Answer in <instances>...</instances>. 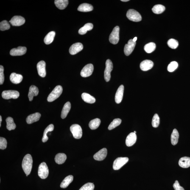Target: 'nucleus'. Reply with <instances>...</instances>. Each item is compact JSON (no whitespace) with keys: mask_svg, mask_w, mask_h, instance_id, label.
Instances as JSON below:
<instances>
[{"mask_svg":"<svg viewBox=\"0 0 190 190\" xmlns=\"http://www.w3.org/2000/svg\"><path fill=\"white\" fill-rule=\"evenodd\" d=\"M6 121L7 124V128L8 130L11 131L15 130L16 128V125L14 122L13 118L12 117H7L6 120Z\"/></svg>","mask_w":190,"mask_h":190,"instance_id":"34","label":"nucleus"},{"mask_svg":"<svg viewBox=\"0 0 190 190\" xmlns=\"http://www.w3.org/2000/svg\"><path fill=\"white\" fill-rule=\"evenodd\" d=\"M67 159L66 154L64 153H59L56 155L55 158L56 163L61 164L65 162Z\"/></svg>","mask_w":190,"mask_h":190,"instance_id":"28","label":"nucleus"},{"mask_svg":"<svg viewBox=\"0 0 190 190\" xmlns=\"http://www.w3.org/2000/svg\"><path fill=\"white\" fill-rule=\"evenodd\" d=\"M160 123V119L159 117L157 114L154 115L153 118H152V127L155 128L158 127Z\"/></svg>","mask_w":190,"mask_h":190,"instance_id":"40","label":"nucleus"},{"mask_svg":"<svg viewBox=\"0 0 190 190\" xmlns=\"http://www.w3.org/2000/svg\"><path fill=\"white\" fill-rule=\"evenodd\" d=\"M124 91V86L121 85L118 88L115 95V100L117 104H119L122 100Z\"/></svg>","mask_w":190,"mask_h":190,"instance_id":"18","label":"nucleus"},{"mask_svg":"<svg viewBox=\"0 0 190 190\" xmlns=\"http://www.w3.org/2000/svg\"><path fill=\"white\" fill-rule=\"evenodd\" d=\"M27 49L24 46H18V48H13L11 50L10 54L11 56H21L26 53Z\"/></svg>","mask_w":190,"mask_h":190,"instance_id":"13","label":"nucleus"},{"mask_svg":"<svg viewBox=\"0 0 190 190\" xmlns=\"http://www.w3.org/2000/svg\"><path fill=\"white\" fill-rule=\"evenodd\" d=\"M55 4L56 7L60 10L66 8L68 4V0H55Z\"/></svg>","mask_w":190,"mask_h":190,"instance_id":"26","label":"nucleus"},{"mask_svg":"<svg viewBox=\"0 0 190 190\" xmlns=\"http://www.w3.org/2000/svg\"><path fill=\"white\" fill-rule=\"evenodd\" d=\"M71 108V104L69 102H67L64 105L62 110L61 117L62 119H65L66 117Z\"/></svg>","mask_w":190,"mask_h":190,"instance_id":"25","label":"nucleus"},{"mask_svg":"<svg viewBox=\"0 0 190 190\" xmlns=\"http://www.w3.org/2000/svg\"><path fill=\"white\" fill-rule=\"evenodd\" d=\"M41 115L39 113H36L30 115L26 119V123L28 124H31L39 120Z\"/></svg>","mask_w":190,"mask_h":190,"instance_id":"20","label":"nucleus"},{"mask_svg":"<svg viewBox=\"0 0 190 190\" xmlns=\"http://www.w3.org/2000/svg\"><path fill=\"white\" fill-rule=\"evenodd\" d=\"M137 140L136 134L131 132L127 135L126 139V144L127 146H131L135 144Z\"/></svg>","mask_w":190,"mask_h":190,"instance_id":"19","label":"nucleus"},{"mask_svg":"<svg viewBox=\"0 0 190 190\" xmlns=\"http://www.w3.org/2000/svg\"><path fill=\"white\" fill-rule=\"evenodd\" d=\"M73 177L72 175H70L65 177L61 184V187L62 188H67L73 181Z\"/></svg>","mask_w":190,"mask_h":190,"instance_id":"30","label":"nucleus"},{"mask_svg":"<svg viewBox=\"0 0 190 190\" xmlns=\"http://www.w3.org/2000/svg\"><path fill=\"white\" fill-rule=\"evenodd\" d=\"M10 24L6 20L1 22L0 23V30L1 31L7 30L10 29Z\"/></svg>","mask_w":190,"mask_h":190,"instance_id":"42","label":"nucleus"},{"mask_svg":"<svg viewBox=\"0 0 190 190\" xmlns=\"http://www.w3.org/2000/svg\"><path fill=\"white\" fill-rule=\"evenodd\" d=\"M178 63L176 61H172L170 62L168 66L167 70L169 72H172L177 69L178 67Z\"/></svg>","mask_w":190,"mask_h":190,"instance_id":"41","label":"nucleus"},{"mask_svg":"<svg viewBox=\"0 0 190 190\" xmlns=\"http://www.w3.org/2000/svg\"><path fill=\"white\" fill-rule=\"evenodd\" d=\"M2 97L5 99H16L19 97L20 93L15 90H7L3 92Z\"/></svg>","mask_w":190,"mask_h":190,"instance_id":"9","label":"nucleus"},{"mask_svg":"<svg viewBox=\"0 0 190 190\" xmlns=\"http://www.w3.org/2000/svg\"><path fill=\"white\" fill-rule=\"evenodd\" d=\"M179 164L181 167L184 168L190 166V157H182L179 160Z\"/></svg>","mask_w":190,"mask_h":190,"instance_id":"23","label":"nucleus"},{"mask_svg":"<svg viewBox=\"0 0 190 190\" xmlns=\"http://www.w3.org/2000/svg\"><path fill=\"white\" fill-rule=\"evenodd\" d=\"M101 123L100 120L99 118L92 120L89 124V126L92 130H95L99 127Z\"/></svg>","mask_w":190,"mask_h":190,"instance_id":"35","label":"nucleus"},{"mask_svg":"<svg viewBox=\"0 0 190 190\" xmlns=\"http://www.w3.org/2000/svg\"><path fill=\"white\" fill-rule=\"evenodd\" d=\"M134 133H136V131H135L134 132Z\"/></svg>","mask_w":190,"mask_h":190,"instance_id":"50","label":"nucleus"},{"mask_svg":"<svg viewBox=\"0 0 190 190\" xmlns=\"http://www.w3.org/2000/svg\"><path fill=\"white\" fill-rule=\"evenodd\" d=\"M167 44L168 46L172 49H176L179 46L178 41L172 38L168 40Z\"/></svg>","mask_w":190,"mask_h":190,"instance_id":"39","label":"nucleus"},{"mask_svg":"<svg viewBox=\"0 0 190 190\" xmlns=\"http://www.w3.org/2000/svg\"><path fill=\"white\" fill-rule=\"evenodd\" d=\"M54 129V126L53 124L49 125L45 129L43 133V137L42 139V141L43 142H46L48 139V137L47 136V133L48 132L53 131Z\"/></svg>","mask_w":190,"mask_h":190,"instance_id":"33","label":"nucleus"},{"mask_svg":"<svg viewBox=\"0 0 190 190\" xmlns=\"http://www.w3.org/2000/svg\"><path fill=\"white\" fill-rule=\"evenodd\" d=\"M129 1V0H121V1H124V2H127V1Z\"/></svg>","mask_w":190,"mask_h":190,"instance_id":"49","label":"nucleus"},{"mask_svg":"<svg viewBox=\"0 0 190 190\" xmlns=\"http://www.w3.org/2000/svg\"><path fill=\"white\" fill-rule=\"evenodd\" d=\"M63 88L60 85L56 86L53 91L51 92L47 98V101L48 102H51L55 100L61 94Z\"/></svg>","mask_w":190,"mask_h":190,"instance_id":"2","label":"nucleus"},{"mask_svg":"<svg viewBox=\"0 0 190 190\" xmlns=\"http://www.w3.org/2000/svg\"><path fill=\"white\" fill-rule=\"evenodd\" d=\"M154 66L153 62L150 60H145L140 64V68L142 71H146L152 69Z\"/></svg>","mask_w":190,"mask_h":190,"instance_id":"17","label":"nucleus"},{"mask_svg":"<svg viewBox=\"0 0 190 190\" xmlns=\"http://www.w3.org/2000/svg\"><path fill=\"white\" fill-rule=\"evenodd\" d=\"M55 32L54 31L49 32L45 37L44 42L46 44H49L52 42L55 36Z\"/></svg>","mask_w":190,"mask_h":190,"instance_id":"32","label":"nucleus"},{"mask_svg":"<svg viewBox=\"0 0 190 190\" xmlns=\"http://www.w3.org/2000/svg\"><path fill=\"white\" fill-rule=\"evenodd\" d=\"M4 68L1 65L0 66V84L2 85L4 81Z\"/></svg>","mask_w":190,"mask_h":190,"instance_id":"45","label":"nucleus"},{"mask_svg":"<svg viewBox=\"0 0 190 190\" xmlns=\"http://www.w3.org/2000/svg\"><path fill=\"white\" fill-rule=\"evenodd\" d=\"M165 9L164 6L161 4H157L154 6L152 10L154 13L159 14L164 12Z\"/></svg>","mask_w":190,"mask_h":190,"instance_id":"36","label":"nucleus"},{"mask_svg":"<svg viewBox=\"0 0 190 190\" xmlns=\"http://www.w3.org/2000/svg\"><path fill=\"white\" fill-rule=\"evenodd\" d=\"M107 149L105 148H103L95 154L93 157L96 161H101L105 159L107 155Z\"/></svg>","mask_w":190,"mask_h":190,"instance_id":"16","label":"nucleus"},{"mask_svg":"<svg viewBox=\"0 0 190 190\" xmlns=\"http://www.w3.org/2000/svg\"><path fill=\"white\" fill-rule=\"evenodd\" d=\"M173 187L175 190H185L183 188L180 186L178 181L176 180L173 185Z\"/></svg>","mask_w":190,"mask_h":190,"instance_id":"46","label":"nucleus"},{"mask_svg":"<svg viewBox=\"0 0 190 190\" xmlns=\"http://www.w3.org/2000/svg\"><path fill=\"white\" fill-rule=\"evenodd\" d=\"M70 130L73 136L77 139H80L82 136V127L78 124L72 125L70 127Z\"/></svg>","mask_w":190,"mask_h":190,"instance_id":"5","label":"nucleus"},{"mask_svg":"<svg viewBox=\"0 0 190 190\" xmlns=\"http://www.w3.org/2000/svg\"><path fill=\"white\" fill-rule=\"evenodd\" d=\"M136 44V42L133 41V40L130 39L128 42L127 44H126L124 48V52L126 56L130 55L133 50L134 49Z\"/></svg>","mask_w":190,"mask_h":190,"instance_id":"11","label":"nucleus"},{"mask_svg":"<svg viewBox=\"0 0 190 190\" xmlns=\"http://www.w3.org/2000/svg\"><path fill=\"white\" fill-rule=\"evenodd\" d=\"M129 159L127 157H120L116 159L114 161L113 168L115 170H118L128 162Z\"/></svg>","mask_w":190,"mask_h":190,"instance_id":"6","label":"nucleus"},{"mask_svg":"<svg viewBox=\"0 0 190 190\" xmlns=\"http://www.w3.org/2000/svg\"><path fill=\"white\" fill-rule=\"evenodd\" d=\"M28 175H26V177H28Z\"/></svg>","mask_w":190,"mask_h":190,"instance_id":"51","label":"nucleus"},{"mask_svg":"<svg viewBox=\"0 0 190 190\" xmlns=\"http://www.w3.org/2000/svg\"><path fill=\"white\" fill-rule=\"evenodd\" d=\"M83 49V46L82 43H77L73 44L70 47L69 52L71 55H74L82 51Z\"/></svg>","mask_w":190,"mask_h":190,"instance_id":"15","label":"nucleus"},{"mask_svg":"<svg viewBox=\"0 0 190 190\" xmlns=\"http://www.w3.org/2000/svg\"><path fill=\"white\" fill-rule=\"evenodd\" d=\"M156 48V46L155 43L153 42H150L148 43L144 46V49L146 53H150L155 50Z\"/></svg>","mask_w":190,"mask_h":190,"instance_id":"37","label":"nucleus"},{"mask_svg":"<svg viewBox=\"0 0 190 190\" xmlns=\"http://www.w3.org/2000/svg\"><path fill=\"white\" fill-rule=\"evenodd\" d=\"M93 25L92 23H87L79 30V33L80 35H84L87 33L88 31L92 30L93 28Z\"/></svg>","mask_w":190,"mask_h":190,"instance_id":"29","label":"nucleus"},{"mask_svg":"<svg viewBox=\"0 0 190 190\" xmlns=\"http://www.w3.org/2000/svg\"><path fill=\"white\" fill-rule=\"evenodd\" d=\"M179 133L176 129H174L171 137V143L173 145H176L178 143L179 138Z\"/></svg>","mask_w":190,"mask_h":190,"instance_id":"31","label":"nucleus"},{"mask_svg":"<svg viewBox=\"0 0 190 190\" xmlns=\"http://www.w3.org/2000/svg\"><path fill=\"white\" fill-rule=\"evenodd\" d=\"M113 62L110 59H108L106 62V68L104 71V78L106 82H109L110 80V73L113 70Z\"/></svg>","mask_w":190,"mask_h":190,"instance_id":"8","label":"nucleus"},{"mask_svg":"<svg viewBox=\"0 0 190 190\" xmlns=\"http://www.w3.org/2000/svg\"><path fill=\"white\" fill-rule=\"evenodd\" d=\"M82 99L85 102L89 104H93L96 102V99L93 96L86 93H84L82 95Z\"/></svg>","mask_w":190,"mask_h":190,"instance_id":"27","label":"nucleus"},{"mask_svg":"<svg viewBox=\"0 0 190 190\" xmlns=\"http://www.w3.org/2000/svg\"><path fill=\"white\" fill-rule=\"evenodd\" d=\"M121 120L119 118H116L114 119L113 121L110 123L108 127L109 130H112L113 129L116 128V127L121 124Z\"/></svg>","mask_w":190,"mask_h":190,"instance_id":"38","label":"nucleus"},{"mask_svg":"<svg viewBox=\"0 0 190 190\" xmlns=\"http://www.w3.org/2000/svg\"><path fill=\"white\" fill-rule=\"evenodd\" d=\"M93 9V7L91 4L83 3L79 5L77 10L81 12H87L92 11Z\"/></svg>","mask_w":190,"mask_h":190,"instance_id":"24","label":"nucleus"},{"mask_svg":"<svg viewBox=\"0 0 190 190\" xmlns=\"http://www.w3.org/2000/svg\"><path fill=\"white\" fill-rule=\"evenodd\" d=\"M94 184L88 183L83 185L79 190H94Z\"/></svg>","mask_w":190,"mask_h":190,"instance_id":"43","label":"nucleus"},{"mask_svg":"<svg viewBox=\"0 0 190 190\" xmlns=\"http://www.w3.org/2000/svg\"><path fill=\"white\" fill-rule=\"evenodd\" d=\"M1 121H2V117H1V116H0V127H1Z\"/></svg>","mask_w":190,"mask_h":190,"instance_id":"47","label":"nucleus"},{"mask_svg":"<svg viewBox=\"0 0 190 190\" xmlns=\"http://www.w3.org/2000/svg\"><path fill=\"white\" fill-rule=\"evenodd\" d=\"M49 169L46 163H41L38 168V175L40 178L44 179L47 178L49 175Z\"/></svg>","mask_w":190,"mask_h":190,"instance_id":"4","label":"nucleus"},{"mask_svg":"<svg viewBox=\"0 0 190 190\" xmlns=\"http://www.w3.org/2000/svg\"><path fill=\"white\" fill-rule=\"evenodd\" d=\"M127 17L130 21L138 22L141 20V17L139 12L134 9H130L127 11Z\"/></svg>","mask_w":190,"mask_h":190,"instance_id":"3","label":"nucleus"},{"mask_svg":"<svg viewBox=\"0 0 190 190\" xmlns=\"http://www.w3.org/2000/svg\"><path fill=\"white\" fill-rule=\"evenodd\" d=\"M32 163L33 160L32 156L30 154H26L23 158L22 163L23 170L26 175H29L30 174L32 168Z\"/></svg>","mask_w":190,"mask_h":190,"instance_id":"1","label":"nucleus"},{"mask_svg":"<svg viewBox=\"0 0 190 190\" xmlns=\"http://www.w3.org/2000/svg\"><path fill=\"white\" fill-rule=\"evenodd\" d=\"M46 63L43 61H41L37 63V67L38 74L40 77H46Z\"/></svg>","mask_w":190,"mask_h":190,"instance_id":"14","label":"nucleus"},{"mask_svg":"<svg viewBox=\"0 0 190 190\" xmlns=\"http://www.w3.org/2000/svg\"><path fill=\"white\" fill-rule=\"evenodd\" d=\"M23 77L21 74H16L15 73H12L10 76V79L12 83L18 84L22 82Z\"/></svg>","mask_w":190,"mask_h":190,"instance_id":"22","label":"nucleus"},{"mask_svg":"<svg viewBox=\"0 0 190 190\" xmlns=\"http://www.w3.org/2000/svg\"><path fill=\"white\" fill-rule=\"evenodd\" d=\"M39 90L38 88L34 85H32L29 88L28 93V98L30 101L33 100L34 96H36L38 95Z\"/></svg>","mask_w":190,"mask_h":190,"instance_id":"21","label":"nucleus"},{"mask_svg":"<svg viewBox=\"0 0 190 190\" xmlns=\"http://www.w3.org/2000/svg\"><path fill=\"white\" fill-rule=\"evenodd\" d=\"M137 40V37H135V38H134L133 39V41L134 42H136Z\"/></svg>","mask_w":190,"mask_h":190,"instance_id":"48","label":"nucleus"},{"mask_svg":"<svg viewBox=\"0 0 190 190\" xmlns=\"http://www.w3.org/2000/svg\"><path fill=\"white\" fill-rule=\"evenodd\" d=\"M119 26H116L114 28L113 32L110 34L109 37V41L112 44H116L119 42Z\"/></svg>","mask_w":190,"mask_h":190,"instance_id":"7","label":"nucleus"},{"mask_svg":"<svg viewBox=\"0 0 190 190\" xmlns=\"http://www.w3.org/2000/svg\"><path fill=\"white\" fill-rule=\"evenodd\" d=\"M7 142L5 138L2 137H0V149L4 150L7 147Z\"/></svg>","mask_w":190,"mask_h":190,"instance_id":"44","label":"nucleus"},{"mask_svg":"<svg viewBox=\"0 0 190 190\" xmlns=\"http://www.w3.org/2000/svg\"><path fill=\"white\" fill-rule=\"evenodd\" d=\"M12 26H20L22 25L25 22V20L24 18L21 16L15 15L11 18L9 21Z\"/></svg>","mask_w":190,"mask_h":190,"instance_id":"12","label":"nucleus"},{"mask_svg":"<svg viewBox=\"0 0 190 190\" xmlns=\"http://www.w3.org/2000/svg\"><path fill=\"white\" fill-rule=\"evenodd\" d=\"M94 67L92 64H88L84 67L81 71V75L84 77H88L92 74Z\"/></svg>","mask_w":190,"mask_h":190,"instance_id":"10","label":"nucleus"}]
</instances>
